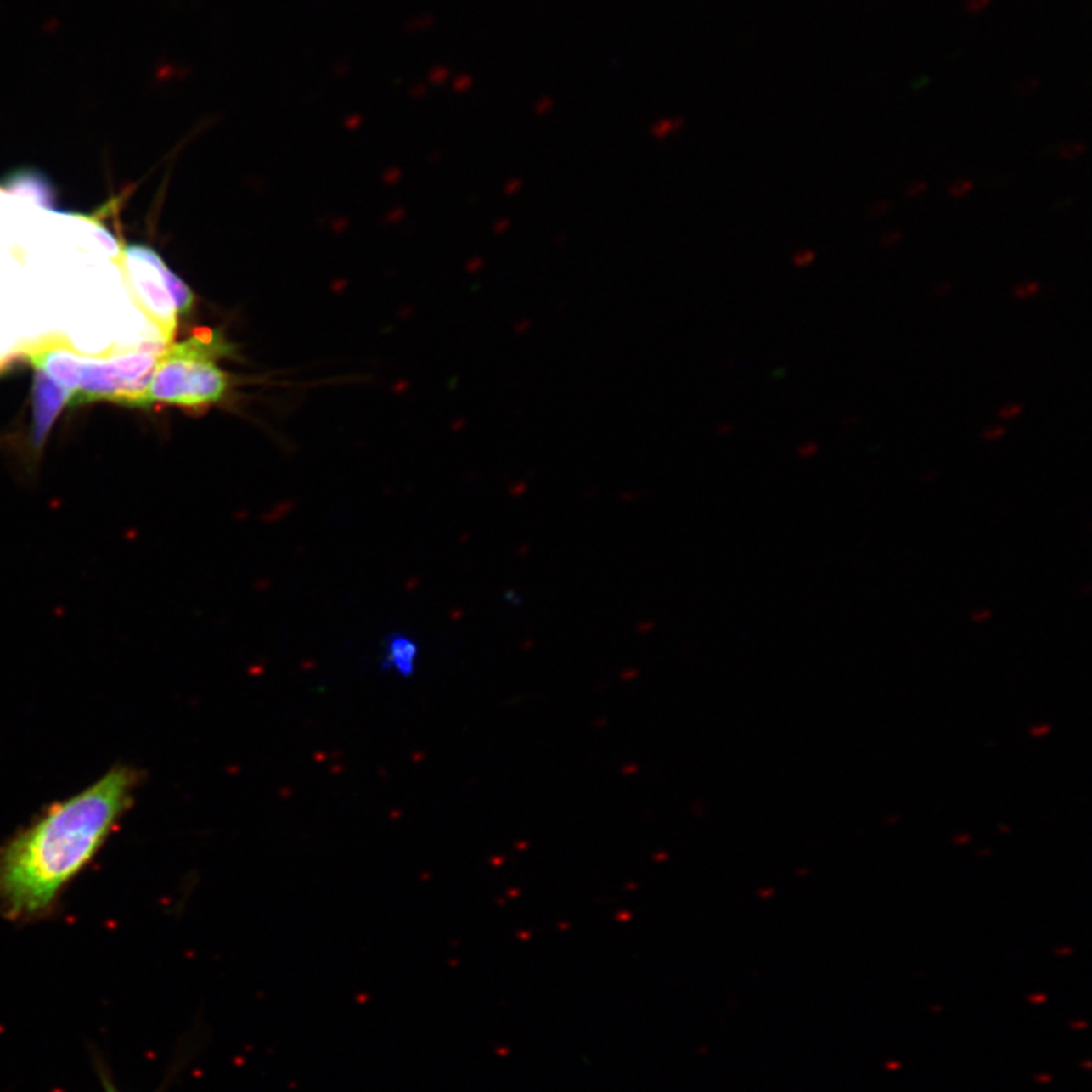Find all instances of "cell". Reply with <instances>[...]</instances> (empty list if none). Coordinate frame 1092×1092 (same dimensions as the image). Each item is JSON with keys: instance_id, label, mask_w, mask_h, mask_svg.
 <instances>
[{"instance_id": "6da1fadb", "label": "cell", "mask_w": 1092, "mask_h": 1092, "mask_svg": "<svg viewBox=\"0 0 1092 1092\" xmlns=\"http://www.w3.org/2000/svg\"><path fill=\"white\" fill-rule=\"evenodd\" d=\"M135 775L115 768L59 802L0 853V910L13 918L48 910L128 808Z\"/></svg>"}, {"instance_id": "7a4b0ae2", "label": "cell", "mask_w": 1092, "mask_h": 1092, "mask_svg": "<svg viewBox=\"0 0 1092 1092\" xmlns=\"http://www.w3.org/2000/svg\"><path fill=\"white\" fill-rule=\"evenodd\" d=\"M167 346H146L105 357H87L69 341L49 339L23 349L37 370L71 391L73 402L108 401L142 407L156 360Z\"/></svg>"}, {"instance_id": "3957f363", "label": "cell", "mask_w": 1092, "mask_h": 1092, "mask_svg": "<svg viewBox=\"0 0 1092 1092\" xmlns=\"http://www.w3.org/2000/svg\"><path fill=\"white\" fill-rule=\"evenodd\" d=\"M229 355V341L211 328L196 329L185 341H172L156 360L142 407L172 405L199 412L220 404L231 391V381L219 360Z\"/></svg>"}, {"instance_id": "277c9868", "label": "cell", "mask_w": 1092, "mask_h": 1092, "mask_svg": "<svg viewBox=\"0 0 1092 1092\" xmlns=\"http://www.w3.org/2000/svg\"><path fill=\"white\" fill-rule=\"evenodd\" d=\"M121 262L125 277L132 285L137 304L150 324L163 334L164 339L172 343L179 314L164 279L167 266L161 256L146 245L125 246Z\"/></svg>"}, {"instance_id": "5b68a950", "label": "cell", "mask_w": 1092, "mask_h": 1092, "mask_svg": "<svg viewBox=\"0 0 1092 1092\" xmlns=\"http://www.w3.org/2000/svg\"><path fill=\"white\" fill-rule=\"evenodd\" d=\"M34 428L32 440L34 445L40 447L43 443L55 419L59 416L65 405L71 404V391L61 387L59 384L37 370L34 378Z\"/></svg>"}, {"instance_id": "8992f818", "label": "cell", "mask_w": 1092, "mask_h": 1092, "mask_svg": "<svg viewBox=\"0 0 1092 1092\" xmlns=\"http://www.w3.org/2000/svg\"><path fill=\"white\" fill-rule=\"evenodd\" d=\"M0 187L9 194L29 200L46 210H52L55 206L57 193L50 184L49 179L40 172L29 171V169L11 172L2 179Z\"/></svg>"}, {"instance_id": "52a82bcc", "label": "cell", "mask_w": 1092, "mask_h": 1092, "mask_svg": "<svg viewBox=\"0 0 1092 1092\" xmlns=\"http://www.w3.org/2000/svg\"><path fill=\"white\" fill-rule=\"evenodd\" d=\"M419 648L412 639L404 634H391L384 645L383 667L391 673L408 678L416 671Z\"/></svg>"}, {"instance_id": "ba28073f", "label": "cell", "mask_w": 1092, "mask_h": 1092, "mask_svg": "<svg viewBox=\"0 0 1092 1092\" xmlns=\"http://www.w3.org/2000/svg\"><path fill=\"white\" fill-rule=\"evenodd\" d=\"M1038 291H1039V283H1036V281H1028V283H1022V284L1016 285L1014 289V295L1016 298L1027 299L1032 298V296H1035Z\"/></svg>"}, {"instance_id": "9c48e42d", "label": "cell", "mask_w": 1092, "mask_h": 1092, "mask_svg": "<svg viewBox=\"0 0 1092 1092\" xmlns=\"http://www.w3.org/2000/svg\"><path fill=\"white\" fill-rule=\"evenodd\" d=\"M972 189L971 181H958L951 185L950 193L953 198H962Z\"/></svg>"}, {"instance_id": "30bf717a", "label": "cell", "mask_w": 1092, "mask_h": 1092, "mask_svg": "<svg viewBox=\"0 0 1092 1092\" xmlns=\"http://www.w3.org/2000/svg\"><path fill=\"white\" fill-rule=\"evenodd\" d=\"M3 339H5V335L0 334V370L8 366L9 360L14 357V352H11V345H3L2 343Z\"/></svg>"}, {"instance_id": "8fae6325", "label": "cell", "mask_w": 1092, "mask_h": 1092, "mask_svg": "<svg viewBox=\"0 0 1092 1092\" xmlns=\"http://www.w3.org/2000/svg\"><path fill=\"white\" fill-rule=\"evenodd\" d=\"M1022 405L1009 404V405H1005V407L1001 408L1000 412H999V416H1000V418H1003V419H1015L1016 418V416H1020V414H1022Z\"/></svg>"}, {"instance_id": "7c38bea8", "label": "cell", "mask_w": 1092, "mask_h": 1092, "mask_svg": "<svg viewBox=\"0 0 1092 1092\" xmlns=\"http://www.w3.org/2000/svg\"><path fill=\"white\" fill-rule=\"evenodd\" d=\"M1005 434H1006V428H1005V426H989V428H986L985 431H983V439L993 442V440H999L1000 437H1003Z\"/></svg>"}, {"instance_id": "4fadbf2b", "label": "cell", "mask_w": 1092, "mask_h": 1092, "mask_svg": "<svg viewBox=\"0 0 1092 1092\" xmlns=\"http://www.w3.org/2000/svg\"><path fill=\"white\" fill-rule=\"evenodd\" d=\"M99 1076L100 1080H102V1086H104L105 1092H121L117 1088H115V1085H114L113 1080L110 1078V1072L105 1070V1067H99Z\"/></svg>"}, {"instance_id": "5bb4252c", "label": "cell", "mask_w": 1092, "mask_h": 1092, "mask_svg": "<svg viewBox=\"0 0 1092 1092\" xmlns=\"http://www.w3.org/2000/svg\"><path fill=\"white\" fill-rule=\"evenodd\" d=\"M813 260H815V252H812V250H802V252H798L794 256L795 264L800 266V267L808 266V262H812Z\"/></svg>"}, {"instance_id": "9a60e30c", "label": "cell", "mask_w": 1092, "mask_h": 1092, "mask_svg": "<svg viewBox=\"0 0 1092 1092\" xmlns=\"http://www.w3.org/2000/svg\"><path fill=\"white\" fill-rule=\"evenodd\" d=\"M1082 152H1084V146H1082V144H1071L1068 148H1064V149H1062L1061 156H1062L1064 160H1074V158L1080 155Z\"/></svg>"}, {"instance_id": "2e32d148", "label": "cell", "mask_w": 1092, "mask_h": 1092, "mask_svg": "<svg viewBox=\"0 0 1092 1092\" xmlns=\"http://www.w3.org/2000/svg\"><path fill=\"white\" fill-rule=\"evenodd\" d=\"M926 189H927V184L924 181H916L914 184L909 185L908 189H906V194H909V196H920L922 192H926Z\"/></svg>"}, {"instance_id": "e0dca14e", "label": "cell", "mask_w": 1092, "mask_h": 1092, "mask_svg": "<svg viewBox=\"0 0 1092 1092\" xmlns=\"http://www.w3.org/2000/svg\"><path fill=\"white\" fill-rule=\"evenodd\" d=\"M887 210H889V204H887V202H875V204L871 205V208H870V216H871V217H880V216H883V214L887 213Z\"/></svg>"}, {"instance_id": "ac0fdd59", "label": "cell", "mask_w": 1092, "mask_h": 1092, "mask_svg": "<svg viewBox=\"0 0 1092 1092\" xmlns=\"http://www.w3.org/2000/svg\"><path fill=\"white\" fill-rule=\"evenodd\" d=\"M989 617H991V611H988V609H979V611H976L972 613L971 621L974 624H983V622H986Z\"/></svg>"}, {"instance_id": "d6986e66", "label": "cell", "mask_w": 1092, "mask_h": 1092, "mask_svg": "<svg viewBox=\"0 0 1092 1092\" xmlns=\"http://www.w3.org/2000/svg\"><path fill=\"white\" fill-rule=\"evenodd\" d=\"M901 237H903L901 233H889V234L885 235V237L881 239V245H883V246H894V245H897V243L901 240Z\"/></svg>"}, {"instance_id": "ffe728a7", "label": "cell", "mask_w": 1092, "mask_h": 1092, "mask_svg": "<svg viewBox=\"0 0 1092 1092\" xmlns=\"http://www.w3.org/2000/svg\"><path fill=\"white\" fill-rule=\"evenodd\" d=\"M816 453H818V445L813 443V442H808L806 445H802V447H800V455H802V457H812V455H815Z\"/></svg>"}, {"instance_id": "44dd1931", "label": "cell", "mask_w": 1092, "mask_h": 1092, "mask_svg": "<svg viewBox=\"0 0 1092 1092\" xmlns=\"http://www.w3.org/2000/svg\"><path fill=\"white\" fill-rule=\"evenodd\" d=\"M950 290H951L950 283H943V284L937 285V289H935V295H937V296H943V295H947V293H950Z\"/></svg>"}]
</instances>
